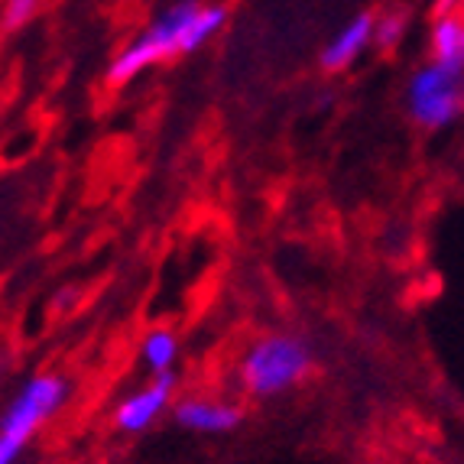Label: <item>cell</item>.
Wrapping results in <instances>:
<instances>
[{
  "label": "cell",
  "mask_w": 464,
  "mask_h": 464,
  "mask_svg": "<svg viewBox=\"0 0 464 464\" xmlns=\"http://www.w3.org/2000/svg\"><path fill=\"white\" fill-rule=\"evenodd\" d=\"M315 367V354H312L309 341H302L299 334H266L240 361V387L247 390L256 400H273V396L289 393L299 387L302 380L309 377Z\"/></svg>",
  "instance_id": "1"
},
{
  "label": "cell",
  "mask_w": 464,
  "mask_h": 464,
  "mask_svg": "<svg viewBox=\"0 0 464 464\" xmlns=\"http://www.w3.org/2000/svg\"><path fill=\"white\" fill-rule=\"evenodd\" d=\"M198 10H201L198 0H179V4L166 7L133 43H127L117 53V59L108 65V85L121 88L127 82H133L140 72H147L150 65H160L166 59L186 55V39Z\"/></svg>",
  "instance_id": "2"
},
{
  "label": "cell",
  "mask_w": 464,
  "mask_h": 464,
  "mask_svg": "<svg viewBox=\"0 0 464 464\" xmlns=\"http://www.w3.org/2000/svg\"><path fill=\"white\" fill-rule=\"evenodd\" d=\"M402 108L419 130H449L464 117V69L426 59L406 78Z\"/></svg>",
  "instance_id": "3"
},
{
  "label": "cell",
  "mask_w": 464,
  "mask_h": 464,
  "mask_svg": "<svg viewBox=\"0 0 464 464\" xmlns=\"http://www.w3.org/2000/svg\"><path fill=\"white\" fill-rule=\"evenodd\" d=\"M69 393L72 383L59 373H39V377L26 380L24 390L14 396V402L0 419V435L20 441L26 449V441L39 432V426L49 422L69 402Z\"/></svg>",
  "instance_id": "4"
},
{
  "label": "cell",
  "mask_w": 464,
  "mask_h": 464,
  "mask_svg": "<svg viewBox=\"0 0 464 464\" xmlns=\"http://www.w3.org/2000/svg\"><path fill=\"white\" fill-rule=\"evenodd\" d=\"M176 387H179L176 371L156 373L147 387H140L137 393H130L121 406H117V412H114L117 429H121V432H130V435L150 429L156 419L166 412V406L172 402Z\"/></svg>",
  "instance_id": "5"
},
{
  "label": "cell",
  "mask_w": 464,
  "mask_h": 464,
  "mask_svg": "<svg viewBox=\"0 0 464 464\" xmlns=\"http://www.w3.org/2000/svg\"><path fill=\"white\" fill-rule=\"evenodd\" d=\"M373 24H377V16L361 10L348 20V24L341 26L332 39H328L322 53H318V65L325 75H341V72H348L351 65L373 46Z\"/></svg>",
  "instance_id": "6"
},
{
  "label": "cell",
  "mask_w": 464,
  "mask_h": 464,
  "mask_svg": "<svg viewBox=\"0 0 464 464\" xmlns=\"http://www.w3.org/2000/svg\"><path fill=\"white\" fill-rule=\"evenodd\" d=\"M176 422L179 426L192 429V432H231L244 422V412L231 402L205 400V396H186L176 402Z\"/></svg>",
  "instance_id": "7"
},
{
  "label": "cell",
  "mask_w": 464,
  "mask_h": 464,
  "mask_svg": "<svg viewBox=\"0 0 464 464\" xmlns=\"http://www.w3.org/2000/svg\"><path fill=\"white\" fill-rule=\"evenodd\" d=\"M429 59L464 69V10L435 14L429 26Z\"/></svg>",
  "instance_id": "8"
},
{
  "label": "cell",
  "mask_w": 464,
  "mask_h": 464,
  "mask_svg": "<svg viewBox=\"0 0 464 464\" xmlns=\"http://www.w3.org/2000/svg\"><path fill=\"white\" fill-rule=\"evenodd\" d=\"M140 357H143V364L156 373H166L172 371V364H176L179 357V341L172 332H166V328H156V332H150L147 338H143V344H140Z\"/></svg>",
  "instance_id": "9"
},
{
  "label": "cell",
  "mask_w": 464,
  "mask_h": 464,
  "mask_svg": "<svg viewBox=\"0 0 464 464\" xmlns=\"http://www.w3.org/2000/svg\"><path fill=\"white\" fill-rule=\"evenodd\" d=\"M227 24V7L225 4H205L195 16L192 30H188V39H186V53H195L198 46H205L211 36H215L221 26Z\"/></svg>",
  "instance_id": "10"
},
{
  "label": "cell",
  "mask_w": 464,
  "mask_h": 464,
  "mask_svg": "<svg viewBox=\"0 0 464 464\" xmlns=\"http://www.w3.org/2000/svg\"><path fill=\"white\" fill-rule=\"evenodd\" d=\"M410 33V16L406 10H387L383 16H377L373 24V46L383 49V53H393L402 46V39Z\"/></svg>",
  "instance_id": "11"
},
{
  "label": "cell",
  "mask_w": 464,
  "mask_h": 464,
  "mask_svg": "<svg viewBox=\"0 0 464 464\" xmlns=\"http://www.w3.org/2000/svg\"><path fill=\"white\" fill-rule=\"evenodd\" d=\"M43 4H46V0H4L0 20H4V26H7V30H20V26H26L33 16L39 14V7H43Z\"/></svg>",
  "instance_id": "12"
},
{
  "label": "cell",
  "mask_w": 464,
  "mask_h": 464,
  "mask_svg": "<svg viewBox=\"0 0 464 464\" xmlns=\"http://www.w3.org/2000/svg\"><path fill=\"white\" fill-rule=\"evenodd\" d=\"M20 451H24V445L14 439H7V435H0V464H14L16 458H20Z\"/></svg>",
  "instance_id": "13"
},
{
  "label": "cell",
  "mask_w": 464,
  "mask_h": 464,
  "mask_svg": "<svg viewBox=\"0 0 464 464\" xmlns=\"http://www.w3.org/2000/svg\"><path fill=\"white\" fill-rule=\"evenodd\" d=\"M435 14H449V10H464V0H432Z\"/></svg>",
  "instance_id": "14"
}]
</instances>
